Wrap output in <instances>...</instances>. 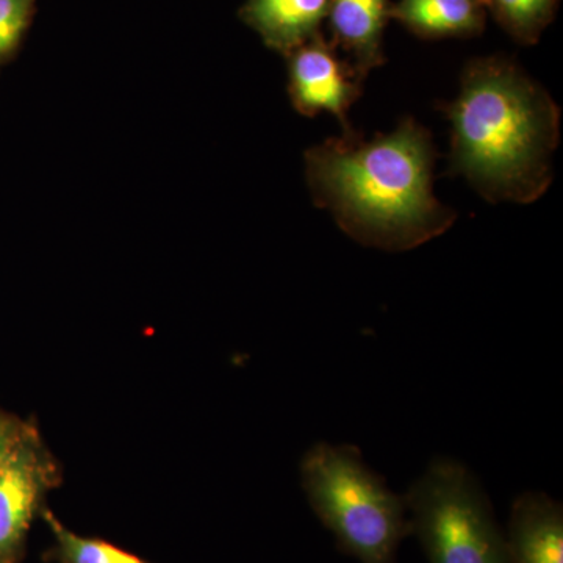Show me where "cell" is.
<instances>
[{
    "label": "cell",
    "instance_id": "obj_3",
    "mask_svg": "<svg viewBox=\"0 0 563 563\" xmlns=\"http://www.w3.org/2000/svg\"><path fill=\"white\" fill-rule=\"evenodd\" d=\"M302 488L343 553L362 563H396L412 536L406 504L363 462L358 448L317 443L303 454Z\"/></svg>",
    "mask_w": 563,
    "mask_h": 563
},
{
    "label": "cell",
    "instance_id": "obj_7",
    "mask_svg": "<svg viewBox=\"0 0 563 563\" xmlns=\"http://www.w3.org/2000/svg\"><path fill=\"white\" fill-rule=\"evenodd\" d=\"M391 3V0H329L325 16L329 41L347 55L361 80L387 62L384 35Z\"/></svg>",
    "mask_w": 563,
    "mask_h": 563
},
{
    "label": "cell",
    "instance_id": "obj_13",
    "mask_svg": "<svg viewBox=\"0 0 563 563\" xmlns=\"http://www.w3.org/2000/svg\"><path fill=\"white\" fill-rule=\"evenodd\" d=\"M33 0H0V63L16 51L27 31Z\"/></svg>",
    "mask_w": 563,
    "mask_h": 563
},
{
    "label": "cell",
    "instance_id": "obj_8",
    "mask_svg": "<svg viewBox=\"0 0 563 563\" xmlns=\"http://www.w3.org/2000/svg\"><path fill=\"white\" fill-rule=\"evenodd\" d=\"M509 563H563V510L544 493H525L514 503L509 536Z\"/></svg>",
    "mask_w": 563,
    "mask_h": 563
},
{
    "label": "cell",
    "instance_id": "obj_10",
    "mask_svg": "<svg viewBox=\"0 0 563 563\" xmlns=\"http://www.w3.org/2000/svg\"><path fill=\"white\" fill-rule=\"evenodd\" d=\"M390 20L420 40H465L484 33L487 11L481 0H398Z\"/></svg>",
    "mask_w": 563,
    "mask_h": 563
},
{
    "label": "cell",
    "instance_id": "obj_4",
    "mask_svg": "<svg viewBox=\"0 0 563 563\" xmlns=\"http://www.w3.org/2000/svg\"><path fill=\"white\" fill-rule=\"evenodd\" d=\"M402 499L429 563H509L492 504L461 462L435 459Z\"/></svg>",
    "mask_w": 563,
    "mask_h": 563
},
{
    "label": "cell",
    "instance_id": "obj_11",
    "mask_svg": "<svg viewBox=\"0 0 563 563\" xmlns=\"http://www.w3.org/2000/svg\"><path fill=\"white\" fill-rule=\"evenodd\" d=\"M496 24L518 44L536 46L555 20L561 0H481Z\"/></svg>",
    "mask_w": 563,
    "mask_h": 563
},
{
    "label": "cell",
    "instance_id": "obj_1",
    "mask_svg": "<svg viewBox=\"0 0 563 563\" xmlns=\"http://www.w3.org/2000/svg\"><path fill=\"white\" fill-rule=\"evenodd\" d=\"M437 151L413 118L365 140L352 132L306 152L313 202L331 211L363 246L399 252L428 243L454 224V210L433 196Z\"/></svg>",
    "mask_w": 563,
    "mask_h": 563
},
{
    "label": "cell",
    "instance_id": "obj_9",
    "mask_svg": "<svg viewBox=\"0 0 563 563\" xmlns=\"http://www.w3.org/2000/svg\"><path fill=\"white\" fill-rule=\"evenodd\" d=\"M328 7L329 0H246L240 18L268 49L287 57L321 33Z\"/></svg>",
    "mask_w": 563,
    "mask_h": 563
},
{
    "label": "cell",
    "instance_id": "obj_14",
    "mask_svg": "<svg viewBox=\"0 0 563 563\" xmlns=\"http://www.w3.org/2000/svg\"><path fill=\"white\" fill-rule=\"evenodd\" d=\"M35 426L0 410V472L16 453L22 442L31 435Z\"/></svg>",
    "mask_w": 563,
    "mask_h": 563
},
{
    "label": "cell",
    "instance_id": "obj_5",
    "mask_svg": "<svg viewBox=\"0 0 563 563\" xmlns=\"http://www.w3.org/2000/svg\"><path fill=\"white\" fill-rule=\"evenodd\" d=\"M288 92L292 107L303 117L331 113L342 124L344 135L352 133L347 111L362 96L363 80L339 49L318 33L287 55Z\"/></svg>",
    "mask_w": 563,
    "mask_h": 563
},
{
    "label": "cell",
    "instance_id": "obj_12",
    "mask_svg": "<svg viewBox=\"0 0 563 563\" xmlns=\"http://www.w3.org/2000/svg\"><path fill=\"white\" fill-rule=\"evenodd\" d=\"M44 518L57 539L58 550L65 563H146L114 544L70 532L49 510H44Z\"/></svg>",
    "mask_w": 563,
    "mask_h": 563
},
{
    "label": "cell",
    "instance_id": "obj_6",
    "mask_svg": "<svg viewBox=\"0 0 563 563\" xmlns=\"http://www.w3.org/2000/svg\"><path fill=\"white\" fill-rule=\"evenodd\" d=\"M58 481V465L33 429L0 472V562L16 553L44 493Z\"/></svg>",
    "mask_w": 563,
    "mask_h": 563
},
{
    "label": "cell",
    "instance_id": "obj_2",
    "mask_svg": "<svg viewBox=\"0 0 563 563\" xmlns=\"http://www.w3.org/2000/svg\"><path fill=\"white\" fill-rule=\"evenodd\" d=\"M451 122V172L490 202L531 203L553 181L561 109L512 58H473L457 99L442 106Z\"/></svg>",
    "mask_w": 563,
    "mask_h": 563
}]
</instances>
